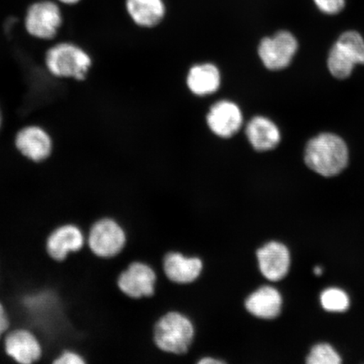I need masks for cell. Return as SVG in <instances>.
<instances>
[{"label": "cell", "instance_id": "6da1fadb", "mask_svg": "<svg viewBox=\"0 0 364 364\" xmlns=\"http://www.w3.org/2000/svg\"><path fill=\"white\" fill-rule=\"evenodd\" d=\"M349 161L348 145L339 136L321 134L309 140L304 150V161L309 169L321 176H338Z\"/></svg>", "mask_w": 364, "mask_h": 364}, {"label": "cell", "instance_id": "7a4b0ae2", "mask_svg": "<svg viewBox=\"0 0 364 364\" xmlns=\"http://www.w3.org/2000/svg\"><path fill=\"white\" fill-rule=\"evenodd\" d=\"M45 65L50 74L57 78L83 80L92 65V59L80 46L60 43L48 50Z\"/></svg>", "mask_w": 364, "mask_h": 364}, {"label": "cell", "instance_id": "3957f363", "mask_svg": "<svg viewBox=\"0 0 364 364\" xmlns=\"http://www.w3.org/2000/svg\"><path fill=\"white\" fill-rule=\"evenodd\" d=\"M193 338L192 321L179 312L167 313L159 318L154 327V339L157 347L168 353H186Z\"/></svg>", "mask_w": 364, "mask_h": 364}, {"label": "cell", "instance_id": "277c9868", "mask_svg": "<svg viewBox=\"0 0 364 364\" xmlns=\"http://www.w3.org/2000/svg\"><path fill=\"white\" fill-rule=\"evenodd\" d=\"M126 234L122 226L112 218H98L86 235V247L102 260L117 256L126 245Z\"/></svg>", "mask_w": 364, "mask_h": 364}, {"label": "cell", "instance_id": "5b68a950", "mask_svg": "<svg viewBox=\"0 0 364 364\" xmlns=\"http://www.w3.org/2000/svg\"><path fill=\"white\" fill-rule=\"evenodd\" d=\"M2 347L11 363L34 364L42 361L43 348L38 336L26 327H14L2 341Z\"/></svg>", "mask_w": 364, "mask_h": 364}, {"label": "cell", "instance_id": "8992f818", "mask_svg": "<svg viewBox=\"0 0 364 364\" xmlns=\"http://www.w3.org/2000/svg\"><path fill=\"white\" fill-rule=\"evenodd\" d=\"M298 41L287 31H280L263 38L258 46V55L264 66L272 71L288 67L298 51Z\"/></svg>", "mask_w": 364, "mask_h": 364}, {"label": "cell", "instance_id": "52a82bcc", "mask_svg": "<svg viewBox=\"0 0 364 364\" xmlns=\"http://www.w3.org/2000/svg\"><path fill=\"white\" fill-rule=\"evenodd\" d=\"M63 22L60 9L52 1L36 2L26 12L25 27L31 36L41 40L55 38Z\"/></svg>", "mask_w": 364, "mask_h": 364}, {"label": "cell", "instance_id": "ba28073f", "mask_svg": "<svg viewBox=\"0 0 364 364\" xmlns=\"http://www.w3.org/2000/svg\"><path fill=\"white\" fill-rule=\"evenodd\" d=\"M86 247V236L78 225H59L49 234L46 250L53 261L62 262L70 254L78 253Z\"/></svg>", "mask_w": 364, "mask_h": 364}, {"label": "cell", "instance_id": "9c48e42d", "mask_svg": "<svg viewBox=\"0 0 364 364\" xmlns=\"http://www.w3.org/2000/svg\"><path fill=\"white\" fill-rule=\"evenodd\" d=\"M240 107L230 100H221L213 105L206 117L208 129L218 138L230 139L243 125Z\"/></svg>", "mask_w": 364, "mask_h": 364}, {"label": "cell", "instance_id": "30bf717a", "mask_svg": "<svg viewBox=\"0 0 364 364\" xmlns=\"http://www.w3.org/2000/svg\"><path fill=\"white\" fill-rule=\"evenodd\" d=\"M15 144L23 156L36 163L48 159L53 148V139L48 131L36 125L26 126L18 132Z\"/></svg>", "mask_w": 364, "mask_h": 364}, {"label": "cell", "instance_id": "8fae6325", "mask_svg": "<svg viewBox=\"0 0 364 364\" xmlns=\"http://www.w3.org/2000/svg\"><path fill=\"white\" fill-rule=\"evenodd\" d=\"M156 283V272L142 262L132 263L117 279L118 289L122 293L133 299L153 295Z\"/></svg>", "mask_w": 364, "mask_h": 364}, {"label": "cell", "instance_id": "7c38bea8", "mask_svg": "<svg viewBox=\"0 0 364 364\" xmlns=\"http://www.w3.org/2000/svg\"><path fill=\"white\" fill-rule=\"evenodd\" d=\"M259 268L267 279L277 282L288 274L290 254L284 244L272 241L257 250Z\"/></svg>", "mask_w": 364, "mask_h": 364}, {"label": "cell", "instance_id": "4fadbf2b", "mask_svg": "<svg viewBox=\"0 0 364 364\" xmlns=\"http://www.w3.org/2000/svg\"><path fill=\"white\" fill-rule=\"evenodd\" d=\"M245 134L252 147L258 152L275 149L281 141L279 127L269 118L256 116L245 127Z\"/></svg>", "mask_w": 364, "mask_h": 364}, {"label": "cell", "instance_id": "5bb4252c", "mask_svg": "<svg viewBox=\"0 0 364 364\" xmlns=\"http://www.w3.org/2000/svg\"><path fill=\"white\" fill-rule=\"evenodd\" d=\"M164 271L173 283L186 284L198 279L203 262L198 257H186L178 252L167 254L164 259Z\"/></svg>", "mask_w": 364, "mask_h": 364}, {"label": "cell", "instance_id": "9a60e30c", "mask_svg": "<svg viewBox=\"0 0 364 364\" xmlns=\"http://www.w3.org/2000/svg\"><path fill=\"white\" fill-rule=\"evenodd\" d=\"M221 82L220 70L211 63L195 65L186 76V85L191 92L201 97L216 93L220 88Z\"/></svg>", "mask_w": 364, "mask_h": 364}, {"label": "cell", "instance_id": "2e32d148", "mask_svg": "<svg viewBox=\"0 0 364 364\" xmlns=\"http://www.w3.org/2000/svg\"><path fill=\"white\" fill-rule=\"evenodd\" d=\"M125 7L134 24L145 28L161 24L166 15L164 0H126Z\"/></svg>", "mask_w": 364, "mask_h": 364}, {"label": "cell", "instance_id": "e0dca14e", "mask_svg": "<svg viewBox=\"0 0 364 364\" xmlns=\"http://www.w3.org/2000/svg\"><path fill=\"white\" fill-rule=\"evenodd\" d=\"M282 304L283 300L279 291L273 287L264 286L249 296L245 306L252 316L270 320L279 315Z\"/></svg>", "mask_w": 364, "mask_h": 364}, {"label": "cell", "instance_id": "ac0fdd59", "mask_svg": "<svg viewBox=\"0 0 364 364\" xmlns=\"http://www.w3.org/2000/svg\"><path fill=\"white\" fill-rule=\"evenodd\" d=\"M357 65L354 59L345 51L338 43H335L331 48L327 66L331 74L336 79L344 80L348 78Z\"/></svg>", "mask_w": 364, "mask_h": 364}, {"label": "cell", "instance_id": "d6986e66", "mask_svg": "<svg viewBox=\"0 0 364 364\" xmlns=\"http://www.w3.org/2000/svg\"><path fill=\"white\" fill-rule=\"evenodd\" d=\"M323 308L330 312H343L350 306L348 295L338 288H330L323 291L321 295Z\"/></svg>", "mask_w": 364, "mask_h": 364}, {"label": "cell", "instance_id": "ffe728a7", "mask_svg": "<svg viewBox=\"0 0 364 364\" xmlns=\"http://www.w3.org/2000/svg\"><path fill=\"white\" fill-rule=\"evenodd\" d=\"M336 43L351 54L357 65H364V40L357 31H346Z\"/></svg>", "mask_w": 364, "mask_h": 364}, {"label": "cell", "instance_id": "44dd1931", "mask_svg": "<svg viewBox=\"0 0 364 364\" xmlns=\"http://www.w3.org/2000/svg\"><path fill=\"white\" fill-rule=\"evenodd\" d=\"M306 362L309 364H339L341 358L331 345L320 343L312 348Z\"/></svg>", "mask_w": 364, "mask_h": 364}, {"label": "cell", "instance_id": "7402d4cb", "mask_svg": "<svg viewBox=\"0 0 364 364\" xmlns=\"http://www.w3.org/2000/svg\"><path fill=\"white\" fill-rule=\"evenodd\" d=\"M11 329V321L6 306L0 301V363H11L2 347L4 336Z\"/></svg>", "mask_w": 364, "mask_h": 364}, {"label": "cell", "instance_id": "603a6c76", "mask_svg": "<svg viewBox=\"0 0 364 364\" xmlns=\"http://www.w3.org/2000/svg\"><path fill=\"white\" fill-rule=\"evenodd\" d=\"M318 10L326 15H336L343 10L346 0H313Z\"/></svg>", "mask_w": 364, "mask_h": 364}, {"label": "cell", "instance_id": "cb8c5ba5", "mask_svg": "<svg viewBox=\"0 0 364 364\" xmlns=\"http://www.w3.org/2000/svg\"><path fill=\"white\" fill-rule=\"evenodd\" d=\"M85 358L73 349H65L59 353L52 364H85Z\"/></svg>", "mask_w": 364, "mask_h": 364}, {"label": "cell", "instance_id": "d4e9b609", "mask_svg": "<svg viewBox=\"0 0 364 364\" xmlns=\"http://www.w3.org/2000/svg\"><path fill=\"white\" fill-rule=\"evenodd\" d=\"M198 363L200 364H211V363L218 364V363H223L224 362H223L222 360H218V359H215L213 358L206 357V358H202L201 360H200Z\"/></svg>", "mask_w": 364, "mask_h": 364}, {"label": "cell", "instance_id": "484cf974", "mask_svg": "<svg viewBox=\"0 0 364 364\" xmlns=\"http://www.w3.org/2000/svg\"><path fill=\"white\" fill-rule=\"evenodd\" d=\"M65 4H75L80 1V0H58Z\"/></svg>", "mask_w": 364, "mask_h": 364}, {"label": "cell", "instance_id": "4316f807", "mask_svg": "<svg viewBox=\"0 0 364 364\" xmlns=\"http://www.w3.org/2000/svg\"><path fill=\"white\" fill-rule=\"evenodd\" d=\"M322 272H323L322 268L318 266L316 267L315 269H314V272H315V274L317 276L321 275Z\"/></svg>", "mask_w": 364, "mask_h": 364}, {"label": "cell", "instance_id": "83f0119b", "mask_svg": "<svg viewBox=\"0 0 364 364\" xmlns=\"http://www.w3.org/2000/svg\"><path fill=\"white\" fill-rule=\"evenodd\" d=\"M2 122H3L2 112H1V108H0V129H1Z\"/></svg>", "mask_w": 364, "mask_h": 364}]
</instances>
